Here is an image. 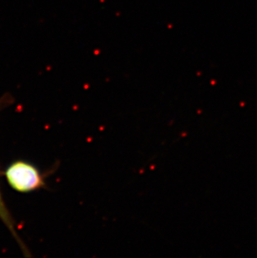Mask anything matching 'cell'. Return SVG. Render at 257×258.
Masks as SVG:
<instances>
[{"label": "cell", "mask_w": 257, "mask_h": 258, "mask_svg": "<svg viewBox=\"0 0 257 258\" xmlns=\"http://www.w3.org/2000/svg\"><path fill=\"white\" fill-rule=\"evenodd\" d=\"M9 185L18 192L29 193L46 186L43 173L33 164L18 161L10 164L5 171Z\"/></svg>", "instance_id": "obj_1"}, {"label": "cell", "mask_w": 257, "mask_h": 258, "mask_svg": "<svg viewBox=\"0 0 257 258\" xmlns=\"http://www.w3.org/2000/svg\"><path fill=\"white\" fill-rule=\"evenodd\" d=\"M0 220L6 226L8 229L10 230V232L14 237H15L16 241L19 242L20 246H22L23 248H25V246L23 245L22 241L18 235L16 225H15V221L13 219L12 215L10 213V210L8 209L7 206L5 204V200L3 198L1 190H0Z\"/></svg>", "instance_id": "obj_2"}]
</instances>
